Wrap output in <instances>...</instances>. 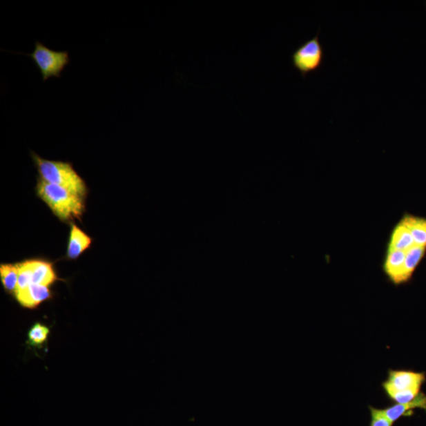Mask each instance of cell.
Returning <instances> with one entry per match:
<instances>
[{
	"label": "cell",
	"instance_id": "obj_15",
	"mask_svg": "<svg viewBox=\"0 0 426 426\" xmlns=\"http://www.w3.org/2000/svg\"><path fill=\"white\" fill-rule=\"evenodd\" d=\"M49 329L40 323L33 325L28 333L30 345L33 347H41L48 340Z\"/></svg>",
	"mask_w": 426,
	"mask_h": 426
},
{
	"label": "cell",
	"instance_id": "obj_6",
	"mask_svg": "<svg viewBox=\"0 0 426 426\" xmlns=\"http://www.w3.org/2000/svg\"><path fill=\"white\" fill-rule=\"evenodd\" d=\"M14 294L17 301L28 309H35L52 297L48 287L36 284H31L23 290L17 291Z\"/></svg>",
	"mask_w": 426,
	"mask_h": 426
},
{
	"label": "cell",
	"instance_id": "obj_2",
	"mask_svg": "<svg viewBox=\"0 0 426 426\" xmlns=\"http://www.w3.org/2000/svg\"><path fill=\"white\" fill-rule=\"evenodd\" d=\"M31 157L40 179L86 198L88 192L86 182L77 173L73 165L69 162L43 159L33 152Z\"/></svg>",
	"mask_w": 426,
	"mask_h": 426
},
{
	"label": "cell",
	"instance_id": "obj_12",
	"mask_svg": "<svg viewBox=\"0 0 426 426\" xmlns=\"http://www.w3.org/2000/svg\"><path fill=\"white\" fill-rule=\"evenodd\" d=\"M400 221L410 230L414 244L426 248V219L405 214Z\"/></svg>",
	"mask_w": 426,
	"mask_h": 426
},
{
	"label": "cell",
	"instance_id": "obj_17",
	"mask_svg": "<svg viewBox=\"0 0 426 426\" xmlns=\"http://www.w3.org/2000/svg\"><path fill=\"white\" fill-rule=\"evenodd\" d=\"M370 412H371V424H370V426H392L394 425L390 420L385 416L381 409L370 407Z\"/></svg>",
	"mask_w": 426,
	"mask_h": 426
},
{
	"label": "cell",
	"instance_id": "obj_14",
	"mask_svg": "<svg viewBox=\"0 0 426 426\" xmlns=\"http://www.w3.org/2000/svg\"><path fill=\"white\" fill-rule=\"evenodd\" d=\"M0 278L4 289L9 293H15L18 287L19 270L16 264H1Z\"/></svg>",
	"mask_w": 426,
	"mask_h": 426
},
{
	"label": "cell",
	"instance_id": "obj_13",
	"mask_svg": "<svg viewBox=\"0 0 426 426\" xmlns=\"http://www.w3.org/2000/svg\"><path fill=\"white\" fill-rule=\"evenodd\" d=\"M426 253V248L414 245L406 251L405 267H403V280L407 283L411 280L414 271L421 263Z\"/></svg>",
	"mask_w": 426,
	"mask_h": 426
},
{
	"label": "cell",
	"instance_id": "obj_1",
	"mask_svg": "<svg viewBox=\"0 0 426 426\" xmlns=\"http://www.w3.org/2000/svg\"><path fill=\"white\" fill-rule=\"evenodd\" d=\"M37 195L48 204L53 214L62 221L80 219L85 212V199L62 186L39 179Z\"/></svg>",
	"mask_w": 426,
	"mask_h": 426
},
{
	"label": "cell",
	"instance_id": "obj_16",
	"mask_svg": "<svg viewBox=\"0 0 426 426\" xmlns=\"http://www.w3.org/2000/svg\"><path fill=\"white\" fill-rule=\"evenodd\" d=\"M16 265L19 270V282L17 291L23 290L26 289L27 287H29L31 284H32V269L29 260L16 264Z\"/></svg>",
	"mask_w": 426,
	"mask_h": 426
},
{
	"label": "cell",
	"instance_id": "obj_3",
	"mask_svg": "<svg viewBox=\"0 0 426 426\" xmlns=\"http://www.w3.org/2000/svg\"><path fill=\"white\" fill-rule=\"evenodd\" d=\"M40 70L43 81L50 77H60L61 74L70 64L69 52L66 51H54L41 42L37 41L33 52L27 54Z\"/></svg>",
	"mask_w": 426,
	"mask_h": 426
},
{
	"label": "cell",
	"instance_id": "obj_4",
	"mask_svg": "<svg viewBox=\"0 0 426 426\" xmlns=\"http://www.w3.org/2000/svg\"><path fill=\"white\" fill-rule=\"evenodd\" d=\"M324 48L319 35L303 43L291 55L293 66L305 79L307 75L318 70L323 64Z\"/></svg>",
	"mask_w": 426,
	"mask_h": 426
},
{
	"label": "cell",
	"instance_id": "obj_5",
	"mask_svg": "<svg viewBox=\"0 0 426 426\" xmlns=\"http://www.w3.org/2000/svg\"><path fill=\"white\" fill-rule=\"evenodd\" d=\"M424 380L423 374L391 370L383 386L386 394L389 395L394 392L420 390Z\"/></svg>",
	"mask_w": 426,
	"mask_h": 426
},
{
	"label": "cell",
	"instance_id": "obj_10",
	"mask_svg": "<svg viewBox=\"0 0 426 426\" xmlns=\"http://www.w3.org/2000/svg\"><path fill=\"white\" fill-rule=\"evenodd\" d=\"M414 245L416 244L410 230L402 221H400L391 231L388 249L406 252Z\"/></svg>",
	"mask_w": 426,
	"mask_h": 426
},
{
	"label": "cell",
	"instance_id": "obj_8",
	"mask_svg": "<svg viewBox=\"0 0 426 426\" xmlns=\"http://www.w3.org/2000/svg\"><path fill=\"white\" fill-rule=\"evenodd\" d=\"M93 240L76 224H72L66 257L70 260L79 258L92 245Z\"/></svg>",
	"mask_w": 426,
	"mask_h": 426
},
{
	"label": "cell",
	"instance_id": "obj_11",
	"mask_svg": "<svg viewBox=\"0 0 426 426\" xmlns=\"http://www.w3.org/2000/svg\"><path fill=\"white\" fill-rule=\"evenodd\" d=\"M416 408H423L426 410V396L424 394H420L416 400L411 403H405V405H397L383 409V413L385 416L390 420L392 423L397 421L401 417L407 416L410 412Z\"/></svg>",
	"mask_w": 426,
	"mask_h": 426
},
{
	"label": "cell",
	"instance_id": "obj_7",
	"mask_svg": "<svg viewBox=\"0 0 426 426\" xmlns=\"http://www.w3.org/2000/svg\"><path fill=\"white\" fill-rule=\"evenodd\" d=\"M406 252L401 251H387L384 262V271L392 283L399 285L405 284L403 267H405Z\"/></svg>",
	"mask_w": 426,
	"mask_h": 426
},
{
	"label": "cell",
	"instance_id": "obj_9",
	"mask_svg": "<svg viewBox=\"0 0 426 426\" xmlns=\"http://www.w3.org/2000/svg\"><path fill=\"white\" fill-rule=\"evenodd\" d=\"M32 269V284L47 286L52 284L57 280L53 264L43 260H29Z\"/></svg>",
	"mask_w": 426,
	"mask_h": 426
}]
</instances>
